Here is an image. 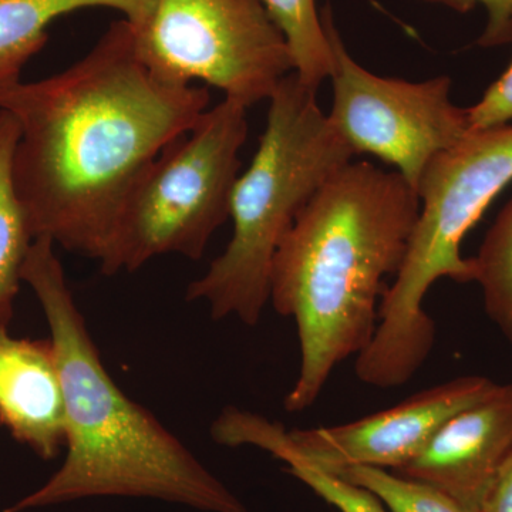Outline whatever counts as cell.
Wrapping results in <instances>:
<instances>
[{
	"label": "cell",
	"instance_id": "obj_15",
	"mask_svg": "<svg viewBox=\"0 0 512 512\" xmlns=\"http://www.w3.org/2000/svg\"><path fill=\"white\" fill-rule=\"evenodd\" d=\"M473 264L485 312L512 343V198L485 235Z\"/></svg>",
	"mask_w": 512,
	"mask_h": 512
},
{
	"label": "cell",
	"instance_id": "obj_6",
	"mask_svg": "<svg viewBox=\"0 0 512 512\" xmlns=\"http://www.w3.org/2000/svg\"><path fill=\"white\" fill-rule=\"evenodd\" d=\"M248 107L224 99L158 154L128 194L101 272H134L156 256L200 259L229 220L248 137Z\"/></svg>",
	"mask_w": 512,
	"mask_h": 512
},
{
	"label": "cell",
	"instance_id": "obj_10",
	"mask_svg": "<svg viewBox=\"0 0 512 512\" xmlns=\"http://www.w3.org/2000/svg\"><path fill=\"white\" fill-rule=\"evenodd\" d=\"M512 454V382L444 424L427 447L393 473L423 481L480 512L485 494Z\"/></svg>",
	"mask_w": 512,
	"mask_h": 512
},
{
	"label": "cell",
	"instance_id": "obj_3",
	"mask_svg": "<svg viewBox=\"0 0 512 512\" xmlns=\"http://www.w3.org/2000/svg\"><path fill=\"white\" fill-rule=\"evenodd\" d=\"M55 248L52 239H33L22 282L35 292L49 323L66 402L67 454L42 487L3 512L97 497L153 498L204 512H251L111 379Z\"/></svg>",
	"mask_w": 512,
	"mask_h": 512
},
{
	"label": "cell",
	"instance_id": "obj_7",
	"mask_svg": "<svg viewBox=\"0 0 512 512\" xmlns=\"http://www.w3.org/2000/svg\"><path fill=\"white\" fill-rule=\"evenodd\" d=\"M127 23L156 76L201 80L245 107L271 99L293 73L291 49L262 0H146Z\"/></svg>",
	"mask_w": 512,
	"mask_h": 512
},
{
	"label": "cell",
	"instance_id": "obj_11",
	"mask_svg": "<svg viewBox=\"0 0 512 512\" xmlns=\"http://www.w3.org/2000/svg\"><path fill=\"white\" fill-rule=\"evenodd\" d=\"M0 424L43 458L66 440V402L52 339L13 338L0 329Z\"/></svg>",
	"mask_w": 512,
	"mask_h": 512
},
{
	"label": "cell",
	"instance_id": "obj_1",
	"mask_svg": "<svg viewBox=\"0 0 512 512\" xmlns=\"http://www.w3.org/2000/svg\"><path fill=\"white\" fill-rule=\"evenodd\" d=\"M210 93L141 62L126 19L63 72L0 86L19 127L16 188L33 238L103 262L128 194L207 111Z\"/></svg>",
	"mask_w": 512,
	"mask_h": 512
},
{
	"label": "cell",
	"instance_id": "obj_5",
	"mask_svg": "<svg viewBox=\"0 0 512 512\" xmlns=\"http://www.w3.org/2000/svg\"><path fill=\"white\" fill-rule=\"evenodd\" d=\"M510 183L512 124L470 131L431 161L417 187L419 218L402 268L380 301L375 335L356 356L360 382L394 389L426 363L436 343V323L424 311L427 292L443 278L473 282L461 242Z\"/></svg>",
	"mask_w": 512,
	"mask_h": 512
},
{
	"label": "cell",
	"instance_id": "obj_4",
	"mask_svg": "<svg viewBox=\"0 0 512 512\" xmlns=\"http://www.w3.org/2000/svg\"><path fill=\"white\" fill-rule=\"evenodd\" d=\"M316 90L289 74L269 99L268 120L252 163L231 195V241L188 286L212 319L258 325L269 302L272 262L313 195L355 156L330 123Z\"/></svg>",
	"mask_w": 512,
	"mask_h": 512
},
{
	"label": "cell",
	"instance_id": "obj_20",
	"mask_svg": "<svg viewBox=\"0 0 512 512\" xmlns=\"http://www.w3.org/2000/svg\"><path fill=\"white\" fill-rule=\"evenodd\" d=\"M480 512H512V454L488 488Z\"/></svg>",
	"mask_w": 512,
	"mask_h": 512
},
{
	"label": "cell",
	"instance_id": "obj_17",
	"mask_svg": "<svg viewBox=\"0 0 512 512\" xmlns=\"http://www.w3.org/2000/svg\"><path fill=\"white\" fill-rule=\"evenodd\" d=\"M286 471L339 512H389L382 501L359 485L298 457L282 458Z\"/></svg>",
	"mask_w": 512,
	"mask_h": 512
},
{
	"label": "cell",
	"instance_id": "obj_16",
	"mask_svg": "<svg viewBox=\"0 0 512 512\" xmlns=\"http://www.w3.org/2000/svg\"><path fill=\"white\" fill-rule=\"evenodd\" d=\"M328 471L376 495L389 512H478L433 485L384 468L352 466Z\"/></svg>",
	"mask_w": 512,
	"mask_h": 512
},
{
	"label": "cell",
	"instance_id": "obj_2",
	"mask_svg": "<svg viewBox=\"0 0 512 512\" xmlns=\"http://www.w3.org/2000/svg\"><path fill=\"white\" fill-rule=\"evenodd\" d=\"M419 212L402 175L359 161L330 177L293 222L269 278V302L295 320L301 348L286 412L309 409L336 367L369 345L384 279L402 268Z\"/></svg>",
	"mask_w": 512,
	"mask_h": 512
},
{
	"label": "cell",
	"instance_id": "obj_19",
	"mask_svg": "<svg viewBox=\"0 0 512 512\" xmlns=\"http://www.w3.org/2000/svg\"><path fill=\"white\" fill-rule=\"evenodd\" d=\"M471 131L507 126L512 121V62L480 100L467 109Z\"/></svg>",
	"mask_w": 512,
	"mask_h": 512
},
{
	"label": "cell",
	"instance_id": "obj_12",
	"mask_svg": "<svg viewBox=\"0 0 512 512\" xmlns=\"http://www.w3.org/2000/svg\"><path fill=\"white\" fill-rule=\"evenodd\" d=\"M146 0H0V86L20 80L23 67L47 42L60 16L87 8H109L136 18Z\"/></svg>",
	"mask_w": 512,
	"mask_h": 512
},
{
	"label": "cell",
	"instance_id": "obj_18",
	"mask_svg": "<svg viewBox=\"0 0 512 512\" xmlns=\"http://www.w3.org/2000/svg\"><path fill=\"white\" fill-rule=\"evenodd\" d=\"M437 3L458 13H468L476 8L485 12V26L478 45L498 47L512 42V0H423Z\"/></svg>",
	"mask_w": 512,
	"mask_h": 512
},
{
	"label": "cell",
	"instance_id": "obj_8",
	"mask_svg": "<svg viewBox=\"0 0 512 512\" xmlns=\"http://www.w3.org/2000/svg\"><path fill=\"white\" fill-rule=\"evenodd\" d=\"M320 18L332 49L330 123L355 156L393 165L417 192L431 161L471 131L467 109L451 101L450 77L414 83L377 76L349 55L329 5Z\"/></svg>",
	"mask_w": 512,
	"mask_h": 512
},
{
	"label": "cell",
	"instance_id": "obj_14",
	"mask_svg": "<svg viewBox=\"0 0 512 512\" xmlns=\"http://www.w3.org/2000/svg\"><path fill=\"white\" fill-rule=\"evenodd\" d=\"M291 49L293 74L318 92L332 73V49L316 0H262Z\"/></svg>",
	"mask_w": 512,
	"mask_h": 512
},
{
	"label": "cell",
	"instance_id": "obj_13",
	"mask_svg": "<svg viewBox=\"0 0 512 512\" xmlns=\"http://www.w3.org/2000/svg\"><path fill=\"white\" fill-rule=\"evenodd\" d=\"M18 141V123L8 111L0 110V329H9L12 322L23 265L35 239L16 188Z\"/></svg>",
	"mask_w": 512,
	"mask_h": 512
},
{
	"label": "cell",
	"instance_id": "obj_9",
	"mask_svg": "<svg viewBox=\"0 0 512 512\" xmlns=\"http://www.w3.org/2000/svg\"><path fill=\"white\" fill-rule=\"evenodd\" d=\"M495 386L485 376H461L383 412L319 429L286 430L259 414L228 407L212 423L211 436L222 446L261 448L278 460L298 457L325 470L367 466L394 471L419 456L451 417Z\"/></svg>",
	"mask_w": 512,
	"mask_h": 512
}]
</instances>
